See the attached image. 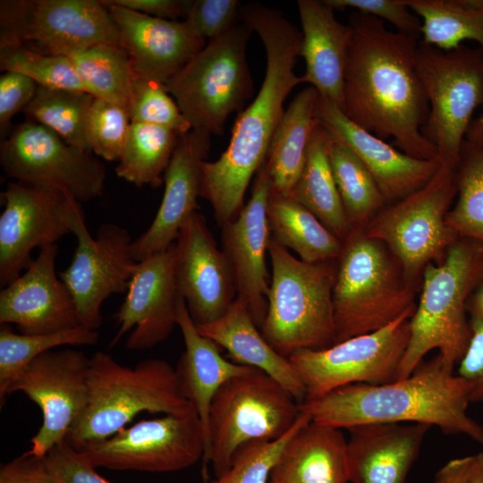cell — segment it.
<instances>
[{
  "mask_svg": "<svg viewBox=\"0 0 483 483\" xmlns=\"http://www.w3.org/2000/svg\"><path fill=\"white\" fill-rule=\"evenodd\" d=\"M475 455L455 458L436 473L433 483H466L474 464Z\"/></svg>",
  "mask_w": 483,
  "mask_h": 483,
  "instance_id": "obj_52",
  "label": "cell"
},
{
  "mask_svg": "<svg viewBox=\"0 0 483 483\" xmlns=\"http://www.w3.org/2000/svg\"><path fill=\"white\" fill-rule=\"evenodd\" d=\"M1 197L0 284L4 287L30 266L34 249L55 245L73 233L84 214L80 203L56 186L15 181Z\"/></svg>",
  "mask_w": 483,
  "mask_h": 483,
  "instance_id": "obj_14",
  "label": "cell"
},
{
  "mask_svg": "<svg viewBox=\"0 0 483 483\" xmlns=\"http://www.w3.org/2000/svg\"><path fill=\"white\" fill-rule=\"evenodd\" d=\"M437 354L407 377L382 385L353 384L304 400L300 411L340 429L385 423H419L462 434L483 445V426L468 412L469 383Z\"/></svg>",
  "mask_w": 483,
  "mask_h": 483,
  "instance_id": "obj_3",
  "label": "cell"
},
{
  "mask_svg": "<svg viewBox=\"0 0 483 483\" xmlns=\"http://www.w3.org/2000/svg\"><path fill=\"white\" fill-rule=\"evenodd\" d=\"M45 459L57 483H111L97 472L80 450L66 441L53 447Z\"/></svg>",
  "mask_w": 483,
  "mask_h": 483,
  "instance_id": "obj_47",
  "label": "cell"
},
{
  "mask_svg": "<svg viewBox=\"0 0 483 483\" xmlns=\"http://www.w3.org/2000/svg\"><path fill=\"white\" fill-rule=\"evenodd\" d=\"M128 111L131 123L165 127L181 136L192 129L164 84L135 74Z\"/></svg>",
  "mask_w": 483,
  "mask_h": 483,
  "instance_id": "obj_42",
  "label": "cell"
},
{
  "mask_svg": "<svg viewBox=\"0 0 483 483\" xmlns=\"http://www.w3.org/2000/svg\"><path fill=\"white\" fill-rule=\"evenodd\" d=\"M456 192L454 168L441 165L427 184L386 205L363 228L386 246L418 292L425 267L440 262L458 238L445 222Z\"/></svg>",
  "mask_w": 483,
  "mask_h": 483,
  "instance_id": "obj_11",
  "label": "cell"
},
{
  "mask_svg": "<svg viewBox=\"0 0 483 483\" xmlns=\"http://www.w3.org/2000/svg\"><path fill=\"white\" fill-rule=\"evenodd\" d=\"M123 8L148 16L176 21L185 17L190 1L181 0H110Z\"/></svg>",
  "mask_w": 483,
  "mask_h": 483,
  "instance_id": "obj_51",
  "label": "cell"
},
{
  "mask_svg": "<svg viewBox=\"0 0 483 483\" xmlns=\"http://www.w3.org/2000/svg\"><path fill=\"white\" fill-rule=\"evenodd\" d=\"M470 338L457 364V375L470 387V402H483V319L470 318Z\"/></svg>",
  "mask_w": 483,
  "mask_h": 483,
  "instance_id": "obj_49",
  "label": "cell"
},
{
  "mask_svg": "<svg viewBox=\"0 0 483 483\" xmlns=\"http://www.w3.org/2000/svg\"><path fill=\"white\" fill-rule=\"evenodd\" d=\"M314 114L333 137L346 144L361 160L386 205L422 188L441 165L438 159H419L406 155L354 123L338 106L319 95Z\"/></svg>",
  "mask_w": 483,
  "mask_h": 483,
  "instance_id": "obj_24",
  "label": "cell"
},
{
  "mask_svg": "<svg viewBox=\"0 0 483 483\" xmlns=\"http://www.w3.org/2000/svg\"><path fill=\"white\" fill-rule=\"evenodd\" d=\"M464 140L471 145L483 148V104L480 114L472 119Z\"/></svg>",
  "mask_w": 483,
  "mask_h": 483,
  "instance_id": "obj_53",
  "label": "cell"
},
{
  "mask_svg": "<svg viewBox=\"0 0 483 483\" xmlns=\"http://www.w3.org/2000/svg\"><path fill=\"white\" fill-rule=\"evenodd\" d=\"M467 309L470 318L483 319V284L470 298Z\"/></svg>",
  "mask_w": 483,
  "mask_h": 483,
  "instance_id": "obj_54",
  "label": "cell"
},
{
  "mask_svg": "<svg viewBox=\"0 0 483 483\" xmlns=\"http://www.w3.org/2000/svg\"><path fill=\"white\" fill-rule=\"evenodd\" d=\"M271 239L308 263L335 260L343 242L309 209L291 197L269 196L267 208Z\"/></svg>",
  "mask_w": 483,
  "mask_h": 483,
  "instance_id": "obj_33",
  "label": "cell"
},
{
  "mask_svg": "<svg viewBox=\"0 0 483 483\" xmlns=\"http://www.w3.org/2000/svg\"><path fill=\"white\" fill-rule=\"evenodd\" d=\"M417 292L385 244L352 228L336 258L335 343L386 326L416 306Z\"/></svg>",
  "mask_w": 483,
  "mask_h": 483,
  "instance_id": "obj_5",
  "label": "cell"
},
{
  "mask_svg": "<svg viewBox=\"0 0 483 483\" xmlns=\"http://www.w3.org/2000/svg\"><path fill=\"white\" fill-rule=\"evenodd\" d=\"M330 139V132L318 120L308 145L303 170L290 197L309 209L343 242L352 228L329 162Z\"/></svg>",
  "mask_w": 483,
  "mask_h": 483,
  "instance_id": "obj_32",
  "label": "cell"
},
{
  "mask_svg": "<svg viewBox=\"0 0 483 483\" xmlns=\"http://www.w3.org/2000/svg\"><path fill=\"white\" fill-rule=\"evenodd\" d=\"M100 44L123 47L119 28L101 1L0 2V49L24 47L44 55L69 56Z\"/></svg>",
  "mask_w": 483,
  "mask_h": 483,
  "instance_id": "obj_12",
  "label": "cell"
},
{
  "mask_svg": "<svg viewBox=\"0 0 483 483\" xmlns=\"http://www.w3.org/2000/svg\"><path fill=\"white\" fill-rule=\"evenodd\" d=\"M267 252L272 275L267 315L260 327L265 339L285 358L301 349L333 345L336 259L304 262L271 237Z\"/></svg>",
  "mask_w": 483,
  "mask_h": 483,
  "instance_id": "obj_7",
  "label": "cell"
},
{
  "mask_svg": "<svg viewBox=\"0 0 483 483\" xmlns=\"http://www.w3.org/2000/svg\"><path fill=\"white\" fill-rule=\"evenodd\" d=\"M238 6L236 0L190 1L183 22L194 35L209 40L237 23Z\"/></svg>",
  "mask_w": 483,
  "mask_h": 483,
  "instance_id": "obj_45",
  "label": "cell"
},
{
  "mask_svg": "<svg viewBox=\"0 0 483 483\" xmlns=\"http://www.w3.org/2000/svg\"><path fill=\"white\" fill-rule=\"evenodd\" d=\"M335 10L352 8L356 12L387 21L397 31L421 38L422 21L406 4L405 0H326Z\"/></svg>",
  "mask_w": 483,
  "mask_h": 483,
  "instance_id": "obj_46",
  "label": "cell"
},
{
  "mask_svg": "<svg viewBox=\"0 0 483 483\" xmlns=\"http://www.w3.org/2000/svg\"><path fill=\"white\" fill-rule=\"evenodd\" d=\"M177 326L182 332L185 350L175 372L182 395L200 419L206 447L209 409L216 392L229 379L254 368L228 360L220 353L216 343L200 335L182 297L178 302Z\"/></svg>",
  "mask_w": 483,
  "mask_h": 483,
  "instance_id": "obj_30",
  "label": "cell"
},
{
  "mask_svg": "<svg viewBox=\"0 0 483 483\" xmlns=\"http://www.w3.org/2000/svg\"><path fill=\"white\" fill-rule=\"evenodd\" d=\"M318 97L317 89L309 86L284 110L264 163L271 196L290 197L301 174L309 139L318 123L314 114Z\"/></svg>",
  "mask_w": 483,
  "mask_h": 483,
  "instance_id": "obj_31",
  "label": "cell"
},
{
  "mask_svg": "<svg viewBox=\"0 0 483 483\" xmlns=\"http://www.w3.org/2000/svg\"><path fill=\"white\" fill-rule=\"evenodd\" d=\"M482 284L483 242L477 240L458 237L440 262L425 267L396 379L409 377L433 350L448 367L457 366L470 338L468 302Z\"/></svg>",
  "mask_w": 483,
  "mask_h": 483,
  "instance_id": "obj_4",
  "label": "cell"
},
{
  "mask_svg": "<svg viewBox=\"0 0 483 483\" xmlns=\"http://www.w3.org/2000/svg\"><path fill=\"white\" fill-rule=\"evenodd\" d=\"M466 483H483V453L475 454L474 464Z\"/></svg>",
  "mask_w": 483,
  "mask_h": 483,
  "instance_id": "obj_55",
  "label": "cell"
},
{
  "mask_svg": "<svg viewBox=\"0 0 483 483\" xmlns=\"http://www.w3.org/2000/svg\"><path fill=\"white\" fill-rule=\"evenodd\" d=\"M252 30L242 21L208 40L165 86L192 129L223 134L229 115L251 96L246 48Z\"/></svg>",
  "mask_w": 483,
  "mask_h": 483,
  "instance_id": "obj_9",
  "label": "cell"
},
{
  "mask_svg": "<svg viewBox=\"0 0 483 483\" xmlns=\"http://www.w3.org/2000/svg\"><path fill=\"white\" fill-rule=\"evenodd\" d=\"M85 91L129 108L134 72L126 50L114 44H100L69 55Z\"/></svg>",
  "mask_w": 483,
  "mask_h": 483,
  "instance_id": "obj_37",
  "label": "cell"
},
{
  "mask_svg": "<svg viewBox=\"0 0 483 483\" xmlns=\"http://www.w3.org/2000/svg\"><path fill=\"white\" fill-rule=\"evenodd\" d=\"M2 71L21 72L38 86L72 91H85L69 56L44 55L24 47L0 49Z\"/></svg>",
  "mask_w": 483,
  "mask_h": 483,
  "instance_id": "obj_41",
  "label": "cell"
},
{
  "mask_svg": "<svg viewBox=\"0 0 483 483\" xmlns=\"http://www.w3.org/2000/svg\"><path fill=\"white\" fill-rule=\"evenodd\" d=\"M309 419V416L300 412L293 426L281 438L244 445L237 452L226 471L205 483H268L271 470L284 446L299 427Z\"/></svg>",
  "mask_w": 483,
  "mask_h": 483,
  "instance_id": "obj_44",
  "label": "cell"
},
{
  "mask_svg": "<svg viewBox=\"0 0 483 483\" xmlns=\"http://www.w3.org/2000/svg\"><path fill=\"white\" fill-rule=\"evenodd\" d=\"M110 11L121 33L135 75L165 85L206 44L183 21L136 13L101 1Z\"/></svg>",
  "mask_w": 483,
  "mask_h": 483,
  "instance_id": "obj_25",
  "label": "cell"
},
{
  "mask_svg": "<svg viewBox=\"0 0 483 483\" xmlns=\"http://www.w3.org/2000/svg\"><path fill=\"white\" fill-rule=\"evenodd\" d=\"M270 184L264 165L256 174L251 196L235 219L222 230V250L231 267L237 298L260 329L267 310L270 280L266 265L270 231L267 208Z\"/></svg>",
  "mask_w": 483,
  "mask_h": 483,
  "instance_id": "obj_21",
  "label": "cell"
},
{
  "mask_svg": "<svg viewBox=\"0 0 483 483\" xmlns=\"http://www.w3.org/2000/svg\"><path fill=\"white\" fill-rule=\"evenodd\" d=\"M0 165L17 182L56 186L80 203L104 191L106 170L98 159L31 120L2 140Z\"/></svg>",
  "mask_w": 483,
  "mask_h": 483,
  "instance_id": "obj_16",
  "label": "cell"
},
{
  "mask_svg": "<svg viewBox=\"0 0 483 483\" xmlns=\"http://www.w3.org/2000/svg\"><path fill=\"white\" fill-rule=\"evenodd\" d=\"M131 119L128 109L95 97L86 123L90 152L107 161L118 160L124 148Z\"/></svg>",
  "mask_w": 483,
  "mask_h": 483,
  "instance_id": "obj_43",
  "label": "cell"
},
{
  "mask_svg": "<svg viewBox=\"0 0 483 483\" xmlns=\"http://www.w3.org/2000/svg\"><path fill=\"white\" fill-rule=\"evenodd\" d=\"M268 483H279V482H276V481H274V480L269 479V482H268Z\"/></svg>",
  "mask_w": 483,
  "mask_h": 483,
  "instance_id": "obj_56",
  "label": "cell"
},
{
  "mask_svg": "<svg viewBox=\"0 0 483 483\" xmlns=\"http://www.w3.org/2000/svg\"><path fill=\"white\" fill-rule=\"evenodd\" d=\"M89 400L65 441L76 449L106 439L143 411L182 414L193 406L182 395L175 369L161 359L134 368L97 352L89 359Z\"/></svg>",
  "mask_w": 483,
  "mask_h": 483,
  "instance_id": "obj_6",
  "label": "cell"
},
{
  "mask_svg": "<svg viewBox=\"0 0 483 483\" xmlns=\"http://www.w3.org/2000/svg\"><path fill=\"white\" fill-rule=\"evenodd\" d=\"M300 412L293 395L261 370L251 369L229 379L210 405L203 470L211 463L216 477L220 476L242 447L281 438Z\"/></svg>",
  "mask_w": 483,
  "mask_h": 483,
  "instance_id": "obj_8",
  "label": "cell"
},
{
  "mask_svg": "<svg viewBox=\"0 0 483 483\" xmlns=\"http://www.w3.org/2000/svg\"><path fill=\"white\" fill-rule=\"evenodd\" d=\"M57 251L56 244L40 249L25 272L1 290V325L14 324L24 335L81 326L73 299L56 275Z\"/></svg>",
  "mask_w": 483,
  "mask_h": 483,
  "instance_id": "obj_22",
  "label": "cell"
},
{
  "mask_svg": "<svg viewBox=\"0 0 483 483\" xmlns=\"http://www.w3.org/2000/svg\"><path fill=\"white\" fill-rule=\"evenodd\" d=\"M174 275L180 296L195 325L216 320L237 297L233 275L199 211L182 226L174 242Z\"/></svg>",
  "mask_w": 483,
  "mask_h": 483,
  "instance_id": "obj_19",
  "label": "cell"
},
{
  "mask_svg": "<svg viewBox=\"0 0 483 483\" xmlns=\"http://www.w3.org/2000/svg\"><path fill=\"white\" fill-rule=\"evenodd\" d=\"M344 75L345 115L377 137L419 159H438L421 134L429 113L416 69L419 39L389 30L384 21L352 12Z\"/></svg>",
  "mask_w": 483,
  "mask_h": 483,
  "instance_id": "obj_1",
  "label": "cell"
},
{
  "mask_svg": "<svg viewBox=\"0 0 483 483\" xmlns=\"http://www.w3.org/2000/svg\"><path fill=\"white\" fill-rule=\"evenodd\" d=\"M454 174L456 200L446 225L458 237L483 242V148L464 140Z\"/></svg>",
  "mask_w": 483,
  "mask_h": 483,
  "instance_id": "obj_40",
  "label": "cell"
},
{
  "mask_svg": "<svg viewBox=\"0 0 483 483\" xmlns=\"http://www.w3.org/2000/svg\"><path fill=\"white\" fill-rule=\"evenodd\" d=\"M0 483H57L45 457L23 453L3 464Z\"/></svg>",
  "mask_w": 483,
  "mask_h": 483,
  "instance_id": "obj_50",
  "label": "cell"
},
{
  "mask_svg": "<svg viewBox=\"0 0 483 483\" xmlns=\"http://www.w3.org/2000/svg\"><path fill=\"white\" fill-rule=\"evenodd\" d=\"M241 21L259 36L267 66L255 99L240 113L225 151L202 164L199 197L207 199L221 228L237 217L244 207L246 190L267 160L281 122L284 100L303 83L294 67L301 55L302 33L279 10L247 4L239 11Z\"/></svg>",
  "mask_w": 483,
  "mask_h": 483,
  "instance_id": "obj_2",
  "label": "cell"
},
{
  "mask_svg": "<svg viewBox=\"0 0 483 483\" xmlns=\"http://www.w3.org/2000/svg\"><path fill=\"white\" fill-rule=\"evenodd\" d=\"M328 157L351 228H364L386 206V202L361 160L346 144L332 135Z\"/></svg>",
  "mask_w": 483,
  "mask_h": 483,
  "instance_id": "obj_35",
  "label": "cell"
},
{
  "mask_svg": "<svg viewBox=\"0 0 483 483\" xmlns=\"http://www.w3.org/2000/svg\"><path fill=\"white\" fill-rule=\"evenodd\" d=\"M422 21L425 44L448 51L476 41L483 49V0H405Z\"/></svg>",
  "mask_w": 483,
  "mask_h": 483,
  "instance_id": "obj_34",
  "label": "cell"
},
{
  "mask_svg": "<svg viewBox=\"0 0 483 483\" xmlns=\"http://www.w3.org/2000/svg\"><path fill=\"white\" fill-rule=\"evenodd\" d=\"M415 307L377 331L325 349H301L289 360L301 380L305 400L353 384L382 385L397 377L410 337Z\"/></svg>",
  "mask_w": 483,
  "mask_h": 483,
  "instance_id": "obj_13",
  "label": "cell"
},
{
  "mask_svg": "<svg viewBox=\"0 0 483 483\" xmlns=\"http://www.w3.org/2000/svg\"><path fill=\"white\" fill-rule=\"evenodd\" d=\"M38 85L21 72L6 71L0 76V134L5 138L13 117L24 111L33 99Z\"/></svg>",
  "mask_w": 483,
  "mask_h": 483,
  "instance_id": "obj_48",
  "label": "cell"
},
{
  "mask_svg": "<svg viewBox=\"0 0 483 483\" xmlns=\"http://www.w3.org/2000/svg\"><path fill=\"white\" fill-rule=\"evenodd\" d=\"M175 244L137 263L126 297L114 314L117 331L109 343L114 347L131 331L130 351L150 349L166 340L177 326L181 298L174 275Z\"/></svg>",
  "mask_w": 483,
  "mask_h": 483,
  "instance_id": "obj_20",
  "label": "cell"
},
{
  "mask_svg": "<svg viewBox=\"0 0 483 483\" xmlns=\"http://www.w3.org/2000/svg\"><path fill=\"white\" fill-rule=\"evenodd\" d=\"M279 483H348L347 440L340 428L311 419L294 432L270 474Z\"/></svg>",
  "mask_w": 483,
  "mask_h": 483,
  "instance_id": "obj_28",
  "label": "cell"
},
{
  "mask_svg": "<svg viewBox=\"0 0 483 483\" xmlns=\"http://www.w3.org/2000/svg\"><path fill=\"white\" fill-rule=\"evenodd\" d=\"M430 428L419 423H385L348 429L349 482L405 483Z\"/></svg>",
  "mask_w": 483,
  "mask_h": 483,
  "instance_id": "obj_26",
  "label": "cell"
},
{
  "mask_svg": "<svg viewBox=\"0 0 483 483\" xmlns=\"http://www.w3.org/2000/svg\"><path fill=\"white\" fill-rule=\"evenodd\" d=\"M181 135L157 125L131 123L115 167L118 177L137 187H159Z\"/></svg>",
  "mask_w": 483,
  "mask_h": 483,
  "instance_id": "obj_36",
  "label": "cell"
},
{
  "mask_svg": "<svg viewBox=\"0 0 483 483\" xmlns=\"http://www.w3.org/2000/svg\"><path fill=\"white\" fill-rule=\"evenodd\" d=\"M97 330L83 326L38 335L14 333L6 325L0 328V406L16 377L37 357L62 346L92 345L97 343Z\"/></svg>",
  "mask_w": 483,
  "mask_h": 483,
  "instance_id": "obj_38",
  "label": "cell"
},
{
  "mask_svg": "<svg viewBox=\"0 0 483 483\" xmlns=\"http://www.w3.org/2000/svg\"><path fill=\"white\" fill-rule=\"evenodd\" d=\"M96 468L164 473L203 458L205 435L196 410L141 419L79 449Z\"/></svg>",
  "mask_w": 483,
  "mask_h": 483,
  "instance_id": "obj_15",
  "label": "cell"
},
{
  "mask_svg": "<svg viewBox=\"0 0 483 483\" xmlns=\"http://www.w3.org/2000/svg\"><path fill=\"white\" fill-rule=\"evenodd\" d=\"M78 244L71 264L59 273L75 303L80 325L97 330L101 307L112 294L127 292L137 263L129 232L114 223L101 225L97 238L87 230L84 216L73 229Z\"/></svg>",
  "mask_w": 483,
  "mask_h": 483,
  "instance_id": "obj_18",
  "label": "cell"
},
{
  "mask_svg": "<svg viewBox=\"0 0 483 483\" xmlns=\"http://www.w3.org/2000/svg\"><path fill=\"white\" fill-rule=\"evenodd\" d=\"M94 99L95 97L83 91L38 86L24 113L34 122L54 131L67 143L90 152L86 123Z\"/></svg>",
  "mask_w": 483,
  "mask_h": 483,
  "instance_id": "obj_39",
  "label": "cell"
},
{
  "mask_svg": "<svg viewBox=\"0 0 483 483\" xmlns=\"http://www.w3.org/2000/svg\"><path fill=\"white\" fill-rule=\"evenodd\" d=\"M89 359L83 352L55 349L34 359L14 379L8 395L21 392L42 412V424L30 440V454L45 457L65 441L87 407Z\"/></svg>",
  "mask_w": 483,
  "mask_h": 483,
  "instance_id": "obj_17",
  "label": "cell"
},
{
  "mask_svg": "<svg viewBox=\"0 0 483 483\" xmlns=\"http://www.w3.org/2000/svg\"><path fill=\"white\" fill-rule=\"evenodd\" d=\"M211 133L191 129L180 137L164 174L165 191L161 204L149 227L131 243L136 262L173 244L184 223L198 212L201 166L208 155Z\"/></svg>",
  "mask_w": 483,
  "mask_h": 483,
  "instance_id": "obj_23",
  "label": "cell"
},
{
  "mask_svg": "<svg viewBox=\"0 0 483 483\" xmlns=\"http://www.w3.org/2000/svg\"><path fill=\"white\" fill-rule=\"evenodd\" d=\"M305 61L303 82L343 110L344 75L352 30L341 23L326 0H299Z\"/></svg>",
  "mask_w": 483,
  "mask_h": 483,
  "instance_id": "obj_27",
  "label": "cell"
},
{
  "mask_svg": "<svg viewBox=\"0 0 483 483\" xmlns=\"http://www.w3.org/2000/svg\"><path fill=\"white\" fill-rule=\"evenodd\" d=\"M416 69L429 106L421 134L441 165L454 168L472 114L483 104V49L462 44L445 51L419 41Z\"/></svg>",
  "mask_w": 483,
  "mask_h": 483,
  "instance_id": "obj_10",
  "label": "cell"
},
{
  "mask_svg": "<svg viewBox=\"0 0 483 483\" xmlns=\"http://www.w3.org/2000/svg\"><path fill=\"white\" fill-rule=\"evenodd\" d=\"M200 335L225 348L231 360L261 370L278 381L301 403L305 387L288 358L278 353L256 326L245 303L236 297L215 321L196 325Z\"/></svg>",
  "mask_w": 483,
  "mask_h": 483,
  "instance_id": "obj_29",
  "label": "cell"
}]
</instances>
